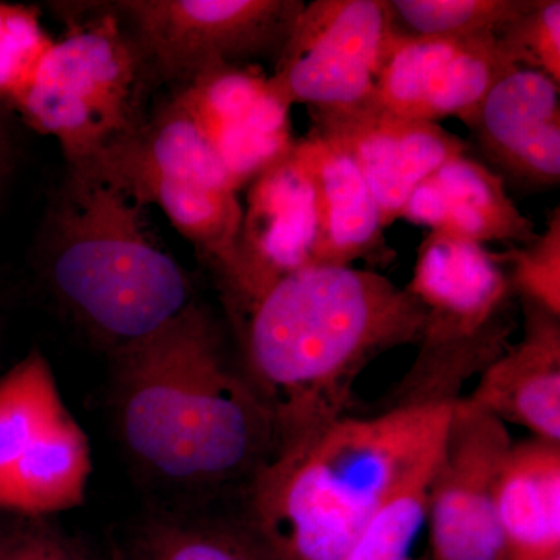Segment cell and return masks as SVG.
Masks as SVG:
<instances>
[{"mask_svg": "<svg viewBox=\"0 0 560 560\" xmlns=\"http://www.w3.org/2000/svg\"><path fill=\"white\" fill-rule=\"evenodd\" d=\"M512 444L506 423L453 401L427 500L434 559L506 560L497 499Z\"/></svg>", "mask_w": 560, "mask_h": 560, "instance_id": "30bf717a", "label": "cell"}, {"mask_svg": "<svg viewBox=\"0 0 560 560\" xmlns=\"http://www.w3.org/2000/svg\"><path fill=\"white\" fill-rule=\"evenodd\" d=\"M315 238V187L300 139L249 184L237 242V272L224 296L238 324L276 282L312 267Z\"/></svg>", "mask_w": 560, "mask_h": 560, "instance_id": "8fae6325", "label": "cell"}, {"mask_svg": "<svg viewBox=\"0 0 560 560\" xmlns=\"http://www.w3.org/2000/svg\"><path fill=\"white\" fill-rule=\"evenodd\" d=\"M14 156H16V145H14L11 109L0 102V194L13 172Z\"/></svg>", "mask_w": 560, "mask_h": 560, "instance_id": "f546056e", "label": "cell"}, {"mask_svg": "<svg viewBox=\"0 0 560 560\" xmlns=\"http://www.w3.org/2000/svg\"><path fill=\"white\" fill-rule=\"evenodd\" d=\"M497 514L506 560L560 555V444H512L499 486Z\"/></svg>", "mask_w": 560, "mask_h": 560, "instance_id": "d6986e66", "label": "cell"}, {"mask_svg": "<svg viewBox=\"0 0 560 560\" xmlns=\"http://www.w3.org/2000/svg\"><path fill=\"white\" fill-rule=\"evenodd\" d=\"M453 401L341 418L272 456L246 482L243 521L275 560H342L390 492L440 444Z\"/></svg>", "mask_w": 560, "mask_h": 560, "instance_id": "3957f363", "label": "cell"}, {"mask_svg": "<svg viewBox=\"0 0 560 560\" xmlns=\"http://www.w3.org/2000/svg\"><path fill=\"white\" fill-rule=\"evenodd\" d=\"M495 38L512 65L540 70L560 83L559 0H529Z\"/></svg>", "mask_w": 560, "mask_h": 560, "instance_id": "4316f807", "label": "cell"}, {"mask_svg": "<svg viewBox=\"0 0 560 560\" xmlns=\"http://www.w3.org/2000/svg\"><path fill=\"white\" fill-rule=\"evenodd\" d=\"M172 101L194 121L237 191L296 143L291 106L259 66L209 70Z\"/></svg>", "mask_w": 560, "mask_h": 560, "instance_id": "4fadbf2b", "label": "cell"}, {"mask_svg": "<svg viewBox=\"0 0 560 560\" xmlns=\"http://www.w3.org/2000/svg\"><path fill=\"white\" fill-rule=\"evenodd\" d=\"M10 517L0 522V560H90L47 518Z\"/></svg>", "mask_w": 560, "mask_h": 560, "instance_id": "f1b7e54d", "label": "cell"}, {"mask_svg": "<svg viewBox=\"0 0 560 560\" xmlns=\"http://www.w3.org/2000/svg\"><path fill=\"white\" fill-rule=\"evenodd\" d=\"M132 560H275L245 521L153 512L132 534Z\"/></svg>", "mask_w": 560, "mask_h": 560, "instance_id": "7402d4cb", "label": "cell"}, {"mask_svg": "<svg viewBox=\"0 0 560 560\" xmlns=\"http://www.w3.org/2000/svg\"><path fill=\"white\" fill-rule=\"evenodd\" d=\"M511 68L493 35L429 38L405 35L393 25L374 103L407 119L440 124L452 116L467 125L490 86Z\"/></svg>", "mask_w": 560, "mask_h": 560, "instance_id": "7c38bea8", "label": "cell"}, {"mask_svg": "<svg viewBox=\"0 0 560 560\" xmlns=\"http://www.w3.org/2000/svg\"><path fill=\"white\" fill-rule=\"evenodd\" d=\"M302 0H121L150 75L180 86L220 68L278 61Z\"/></svg>", "mask_w": 560, "mask_h": 560, "instance_id": "ba28073f", "label": "cell"}, {"mask_svg": "<svg viewBox=\"0 0 560 560\" xmlns=\"http://www.w3.org/2000/svg\"><path fill=\"white\" fill-rule=\"evenodd\" d=\"M510 279L512 293L560 318V208L533 242L495 253Z\"/></svg>", "mask_w": 560, "mask_h": 560, "instance_id": "484cf974", "label": "cell"}, {"mask_svg": "<svg viewBox=\"0 0 560 560\" xmlns=\"http://www.w3.org/2000/svg\"><path fill=\"white\" fill-rule=\"evenodd\" d=\"M313 135L352 160L377 202L383 228L400 220L412 190L469 143L433 121L397 116L381 106L311 113Z\"/></svg>", "mask_w": 560, "mask_h": 560, "instance_id": "5bb4252c", "label": "cell"}, {"mask_svg": "<svg viewBox=\"0 0 560 560\" xmlns=\"http://www.w3.org/2000/svg\"><path fill=\"white\" fill-rule=\"evenodd\" d=\"M140 206H158L187 238L230 293L237 272L243 206L237 191L179 179H150L125 191Z\"/></svg>", "mask_w": 560, "mask_h": 560, "instance_id": "ffe728a7", "label": "cell"}, {"mask_svg": "<svg viewBox=\"0 0 560 560\" xmlns=\"http://www.w3.org/2000/svg\"><path fill=\"white\" fill-rule=\"evenodd\" d=\"M142 210L113 184L69 168L47 220V289L110 357L164 329L197 302L189 275L153 241Z\"/></svg>", "mask_w": 560, "mask_h": 560, "instance_id": "277c9868", "label": "cell"}, {"mask_svg": "<svg viewBox=\"0 0 560 560\" xmlns=\"http://www.w3.org/2000/svg\"><path fill=\"white\" fill-rule=\"evenodd\" d=\"M560 83L540 70L514 66L497 79L467 127L485 164L560 119Z\"/></svg>", "mask_w": 560, "mask_h": 560, "instance_id": "44dd1931", "label": "cell"}, {"mask_svg": "<svg viewBox=\"0 0 560 560\" xmlns=\"http://www.w3.org/2000/svg\"><path fill=\"white\" fill-rule=\"evenodd\" d=\"M149 75L120 18L102 14L75 22L55 40L18 110L58 140L69 168L80 167L142 124L140 95Z\"/></svg>", "mask_w": 560, "mask_h": 560, "instance_id": "8992f818", "label": "cell"}, {"mask_svg": "<svg viewBox=\"0 0 560 560\" xmlns=\"http://www.w3.org/2000/svg\"><path fill=\"white\" fill-rule=\"evenodd\" d=\"M423 324L410 291L377 271L312 265L276 282L241 323L243 372L275 422V455L345 418L361 371L419 345Z\"/></svg>", "mask_w": 560, "mask_h": 560, "instance_id": "6da1fadb", "label": "cell"}, {"mask_svg": "<svg viewBox=\"0 0 560 560\" xmlns=\"http://www.w3.org/2000/svg\"><path fill=\"white\" fill-rule=\"evenodd\" d=\"M128 191L150 179H179L235 190L223 165L190 117L171 101L94 160L70 168ZM237 191V190H235Z\"/></svg>", "mask_w": 560, "mask_h": 560, "instance_id": "ac0fdd59", "label": "cell"}, {"mask_svg": "<svg viewBox=\"0 0 560 560\" xmlns=\"http://www.w3.org/2000/svg\"><path fill=\"white\" fill-rule=\"evenodd\" d=\"M55 39L35 7L0 3V102L20 109Z\"/></svg>", "mask_w": 560, "mask_h": 560, "instance_id": "d4e9b609", "label": "cell"}, {"mask_svg": "<svg viewBox=\"0 0 560 560\" xmlns=\"http://www.w3.org/2000/svg\"><path fill=\"white\" fill-rule=\"evenodd\" d=\"M405 289L422 305L425 324L389 408L459 399L464 382L510 346L514 293L506 270L485 245L430 231Z\"/></svg>", "mask_w": 560, "mask_h": 560, "instance_id": "5b68a950", "label": "cell"}, {"mask_svg": "<svg viewBox=\"0 0 560 560\" xmlns=\"http://www.w3.org/2000/svg\"><path fill=\"white\" fill-rule=\"evenodd\" d=\"M400 220L485 245H526L537 237L503 179L485 162L464 153L452 158L412 190Z\"/></svg>", "mask_w": 560, "mask_h": 560, "instance_id": "2e32d148", "label": "cell"}, {"mask_svg": "<svg viewBox=\"0 0 560 560\" xmlns=\"http://www.w3.org/2000/svg\"><path fill=\"white\" fill-rule=\"evenodd\" d=\"M523 337L481 372L467 397L503 423L560 444V318L522 301Z\"/></svg>", "mask_w": 560, "mask_h": 560, "instance_id": "9a60e30c", "label": "cell"}, {"mask_svg": "<svg viewBox=\"0 0 560 560\" xmlns=\"http://www.w3.org/2000/svg\"><path fill=\"white\" fill-rule=\"evenodd\" d=\"M92 471L86 433L38 349L0 377V514L47 518L83 504Z\"/></svg>", "mask_w": 560, "mask_h": 560, "instance_id": "52a82bcc", "label": "cell"}, {"mask_svg": "<svg viewBox=\"0 0 560 560\" xmlns=\"http://www.w3.org/2000/svg\"><path fill=\"white\" fill-rule=\"evenodd\" d=\"M110 359L121 444L153 480L190 492L246 485L275 455L270 411L198 302Z\"/></svg>", "mask_w": 560, "mask_h": 560, "instance_id": "7a4b0ae2", "label": "cell"}, {"mask_svg": "<svg viewBox=\"0 0 560 560\" xmlns=\"http://www.w3.org/2000/svg\"><path fill=\"white\" fill-rule=\"evenodd\" d=\"M442 441L416 464L378 508L342 560H408L427 521V500Z\"/></svg>", "mask_w": 560, "mask_h": 560, "instance_id": "603a6c76", "label": "cell"}, {"mask_svg": "<svg viewBox=\"0 0 560 560\" xmlns=\"http://www.w3.org/2000/svg\"><path fill=\"white\" fill-rule=\"evenodd\" d=\"M316 201L312 265L346 267L355 260L388 265L396 257L385 237L377 202L352 160L308 132L302 138Z\"/></svg>", "mask_w": 560, "mask_h": 560, "instance_id": "e0dca14e", "label": "cell"}, {"mask_svg": "<svg viewBox=\"0 0 560 560\" xmlns=\"http://www.w3.org/2000/svg\"><path fill=\"white\" fill-rule=\"evenodd\" d=\"M397 32L429 38L495 36L529 0H388Z\"/></svg>", "mask_w": 560, "mask_h": 560, "instance_id": "cb8c5ba5", "label": "cell"}, {"mask_svg": "<svg viewBox=\"0 0 560 560\" xmlns=\"http://www.w3.org/2000/svg\"><path fill=\"white\" fill-rule=\"evenodd\" d=\"M490 171L512 189L537 194L558 186L560 180V119L545 125L514 149L489 162Z\"/></svg>", "mask_w": 560, "mask_h": 560, "instance_id": "83f0119b", "label": "cell"}, {"mask_svg": "<svg viewBox=\"0 0 560 560\" xmlns=\"http://www.w3.org/2000/svg\"><path fill=\"white\" fill-rule=\"evenodd\" d=\"M393 20L388 0H315L305 3L271 86L290 106L345 113L372 105L375 80Z\"/></svg>", "mask_w": 560, "mask_h": 560, "instance_id": "9c48e42d", "label": "cell"}]
</instances>
